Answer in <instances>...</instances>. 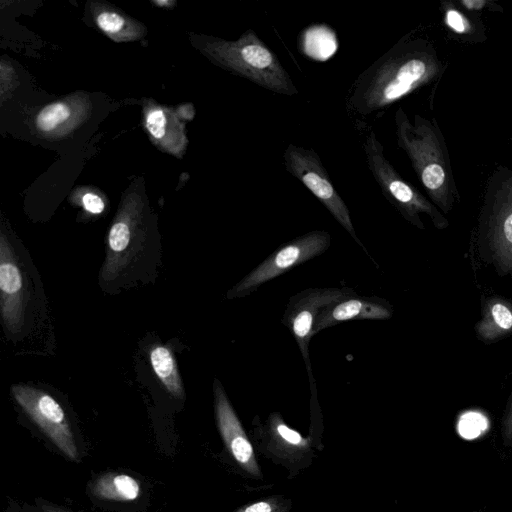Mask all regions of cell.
<instances>
[{
    "mask_svg": "<svg viewBox=\"0 0 512 512\" xmlns=\"http://www.w3.org/2000/svg\"><path fill=\"white\" fill-rule=\"evenodd\" d=\"M70 115L69 108L64 103H54L43 108L36 119L38 129L44 132L53 130L64 122Z\"/></svg>",
    "mask_w": 512,
    "mask_h": 512,
    "instance_id": "cell-17",
    "label": "cell"
},
{
    "mask_svg": "<svg viewBox=\"0 0 512 512\" xmlns=\"http://www.w3.org/2000/svg\"><path fill=\"white\" fill-rule=\"evenodd\" d=\"M213 394L217 426L227 449L243 469L258 475L259 468L252 445L218 379L214 380Z\"/></svg>",
    "mask_w": 512,
    "mask_h": 512,
    "instance_id": "cell-10",
    "label": "cell"
},
{
    "mask_svg": "<svg viewBox=\"0 0 512 512\" xmlns=\"http://www.w3.org/2000/svg\"><path fill=\"white\" fill-rule=\"evenodd\" d=\"M391 303L377 296H360L357 293L342 298L319 315L314 332L351 320H387L393 315Z\"/></svg>",
    "mask_w": 512,
    "mask_h": 512,
    "instance_id": "cell-11",
    "label": "cell"
},
{
    "mask_svg": "<svg viewBox=\"0 0 512 512\" xmlns=\"http://www.w3.org/2000/svg\"><path fill=\"white\" fill-rule=\"evenodd\" d=\"M236 512H278L276 504L271 501H260L245 506Z\"/></svg>",
    "mask_w": 512,
    "mask_h": 512,
    "instance_id": "cell-25",
    "label": "cell"
},
{
    "mask_svg": "<svg viewBox=\"0 0 512 512\" xmlns=\"http://www.w3.org/2000/svg\"><path fill=\"white\" fill-rule=\"evenodd\" d=\"M440 70L441 64L426 41L403 37L357 76L347 96V111L377 119L433 81Z\"/></svg>",
    "mask_w": 512,
    "mask_h": 512,
    "instance_id": "cell-1",
    "label": "cell"
},
{
    "mask_svg": "<svg viewBox=\"0 0 512 512\" xmlns=\"http://www.w3.org/2000/svg\"><path fill=\"white\" fill-rule=\"evenodd\" d=\"M476 333L485 343H492L512 333V302L493 296L485 300L482 318L476 324Z\"/></svg>",
    "mask_w": 512,
    "mask_h": 512,
    "instance_id": "cell-13",
    "label": "cell"
},
{
    "mask_svg": "<svg viewBox=\"0 0 512 512\" xmlns=\"http://www.w3.org/2000/svg\"><path fill=\"white\" fill-rule=\"evenodd\" d=\"M502 437L506 446H512V394L502 421Z\"/></svg>",
    "mask_w": 512,
    "mask_h": 512,
    "instance_id": "cell-23",
    "label": "cell"
},
{
    "mask_svg": "<svg viewBox=\"0 0 512 512\" xmlns=\"http://www.w3.org/2000/svg\"><path fill=\"white\" fill-rule=\"evenodd\" d=\"M363 151L371 175L389 203L412 225L424 229L421 215H427L434 226L444 229L447 219L437 207L408 183L384 155V147L375 132L369 129L363 142Z\"/></svg>",
    "mask_w": 512,
    "mask_h": 512,
    "instance_id": "cell-4",
    "label": "cell"
},
{
    "mask_svg": "<svg viewBox=\"0 0 512 512\" xmlns=\"http://www.w3.org/2000/svg\"><path fill=\"white\" fill-rule=\"evenodd\" d=\"M90 492L97 498L113 501H132L140 493L138 481L126 474L106 473L90 485Z\"/></svg>",
    "mask_w": 512,
    "mask_h": 512,
    "instance_id": "cell-14",
    "label": "cell"
},
{
    "mask_svg": "<svg viewBox=\"0 0 512 512\" xmlns=\"http://www.w3.org/2000/svg\"><path fill=\"white\" fill-rule=\"evenodd\" d=\"M394 119L398 147L407 154L433 204L448 213L454 202L455 185L438 126L418 114L411 121L402 107L396 110Z\"/></svg>",
    "mask_w": 512,
    "mask_h": 512,
    "instance_id": "cell-2",
    "label": "cell"
},
{
    "mask_svg": "<svg viewBox=\"0 0 512 512\" xmlns=\"http://www.w3.org/2000/svg\"><path fill=\"white\" fill-rule=\"evenodd\" d=\"M443 19L447 28L457 35L470 36L475 32V24L458 8L445 2L442 4Z\"/></svg>",
    "mask_w": 512,
    "mask_h": 512,
    "instance_id": "cell-16",
    "label": "cell"
},
{
    "mask_svg": "<svg viewBox=\"0 0 512 512\" xmlns=\"http://www.w3.org/2000/svg\"><path fill=\"white\" fill-rule=\"evenodd\" d=\"M12 394L29 418L70 460L79 461L73 431L61 405L48 393L28 385L17 384Z\"/></svg>",
    "mask_w": 512,
    "mask_h": 512,
    "instance_id": "cell-8",
    "label": "cell"
},
{
    "mask_svg": "<svg viewBox=\"0 0 512 512\" xmlns=\"http://www.w3.org/2000/svg\"><path fill=\"white\" fill-rule=\"evenodd\" d=\"M149 358L154 373L175 398L183 399L185 391L172 351L164 345H155L150 349Z\"/></svg>",
    "mask_w": 512,
    "mask_h": 512,
    "instance_id": "cell-15",
    "label": "cell"
},
{
    "mask_svg": "<svg viewBox=\"0 0 512 512\" xmlns=\"http://www.w3.org/2000/svg\"><path fill=\"white\" fill-rule=\"evenodd\" d=\"M40 507L42 509V512H70L69 510L63 507L53 505L51 503H42Z\"/></svg>",
    "mask_w": 512,
    "mask_h": 512,
    "instance_id": "cell-26",
    "label": "cell"
},
{
    "mask_svg": "<svg viewBox=\"0 0 512 512\" xmlns=\"http://www.w3.org/2000/svg\"><path fill=\"white\" fill-rule=\"evenodd\" d=\"M487 429L486 419L476 413L463 415L458 424L459 434L467 439H475Z\"/></svg>",
    "mask_w": 512,
    "mask_h": 512,
    "instance_id": "cell-18",
    "label": "cell"
},
{
    "mask_svg": "<svg viewBox=\"0 0 512 512\" xmlns=\"http://www.w3.org/2000/svg\"><path fill=\"white\" fill-rule=\"evenodd\" d=\"M167 120L165 114L160 109H154L146 115V128L150 134L160 139L165 135Z\"/></svg>",
    "mask_w": 512,
    "mask_h": 512,
    "instance_id": "cell-20",
    "label": "cell"
},
{
    "mask_svg": "<svg viewBox=\"0 0 512 512\" xmlns=\"http://www.w3.org/2000/svg\"><path fill=\"white\" fill-rule=\"evenodd\" d=\"M207 50L218 64L266 90L286 96L299 93L278 56L252 29L235 41H210Z\"/></svg>",
    "mask_w": 512,
    "mask_h": 512,
    "instance_id": "cell-3",
    "label": "cell"
},
{
    "mask_svg": "<svg viewBox=\"0 0 512 512\" xmlns=\"http://www.w3.org/2000/svg\"><path fill=\"white\" fill-rule=\"evenodd\" d=\"M269 420L273 432L277 434L283 442L296 446L306 442L297 431L291 429L283 422L279 414H272Z\"/></svg>",
    "mask_w": 512,
    "mask_h": 512,
    "instance_id": "cell-19",
    "label": "cell"
},
{
    "mask_svg": "<svg viewBox=\"0 0 512 512\" xmlns=\"http://www.w3.org/2000/svg\"><path fill=\"white\" fill-rule=\"evenodd\" d=\"M490 224L494 257L504 271H512V181L500 192Z\"/></svg>",
    "mask_w": 512,
    "mask_h": 512,
    "instance_id": "cell-12",
    "label": "cell"
},
{
    "mask_svg": "<svg viewBox=\"0 0 512 512\" xmlns=\"http://www.w3.org/2000/svg\"><path fill=\"white\" fill-rule=\"evenodd\" d=\"M330 244L331 235L324 230H314L298 236L280 246L244 276L227 292V297L233 299L250 295L266 282L323 254Z\"/></svg>",
    "mask_w": 512,
    "mask_h": 512,
    "instance_id": "cell-6",
    "label": "cell"
},
{
    "mask_svg": "<svg viewBox=\"0 0 512 512\" xmlns=\"http://www.w3.org/2000/svg\"><path fill=\"white\" fill-rule=\"evenodd\" d=\"M356 292L351 288H308L290 297L282 323L291 332L304 360L309 382L314 381L309 344L315 335L314 329L321 312L332 303Z\"/></svg>",
    "mask_w": 512,
    "mask_h": 512,
    "instance_id": "cell-7",
    "label": "cell"
},
{
    "mask_svg": "<svg viewBox=\"0 0 512 512\" xmlns=\"http://www.w3.org/2000/svg\"><path fill=\"white\" fill-rule=\"evenodd\" d=\"M0 291L3 323L9 332H19L28 303L27 285L15 251L3 234L0 239Z\"/></svg>",
    "mask_w": 512,
    "mask_h": 512,
    "instance_id": "cell-9",
    "label": "cell"
},
{
    "mask_svg": "<svg viewBox=\"0 0 512 512\" xmlns=\"http://www.w3.org/2000/svg\"><path fill=\"white\" fill-rule=\"evenodd\" d=\"M124 24L123 17L113 12H103L97 17L98 27L107 33L119 32Z\"/></svg>",
    "mask_w": 512,
    "mask_h": 512,
    "instance_id": "cell-21",
    "label": "cell"
},
{
    "mask_svg": "<svg viewBox=\"0 0 512 512\" xmlns=\"http://www.w3.org/2000/svg\"><path fill=\"white\" fill-rule=\"evenodd\" d=\"M460 4L469 11H502V8L489 0H461Z\"/></svg>",
    "mask_w": 512,
    "mask_h": 512,
    "instance_id": "cell-22",
    "label": "cell"
},
{
    "mask_svg": "<svg viewBox=\"0 0 512 512\" xmlns=\"http://www.w3.org/2000/svg\"><path fill=\"white\" fill-rule=\"evenodd\" d=\"M283 163L285 170L298 179L358 245L365 249L353 226L349 208L335 189L317 152L291 143L283 152Z\"/></svg>",
    "mask_w": 512,
    "mask_h": 512,
    "instance_id": "cell-5",
    "label": "cell"
},
{
    "mask_svg": "<svg viewBox=\"0 0 512 512\" xmlns=\"http://www.w3.org/2000/svg\"><path fill=\"white\" fill-rule=\"evenodd\" d=\"M82 204L88 212L100 214L104 210V202L100 196L94 193H86L82 197Z\"/></svg>",
    "mask_w": 512,
    "mask_h": 512,
    "instance_id": "cell-24",
    "label": "cell"
}]
</instances>
